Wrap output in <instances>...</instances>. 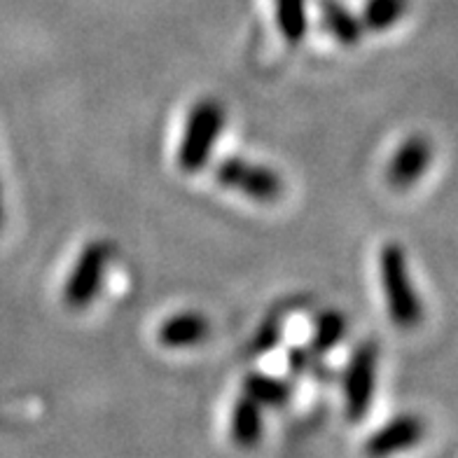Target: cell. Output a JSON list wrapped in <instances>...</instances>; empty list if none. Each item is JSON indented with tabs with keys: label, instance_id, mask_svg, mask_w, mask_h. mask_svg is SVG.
<instances>
[{
	"label": "cell",
	"instance_id": "1",
	"mask_svg": "<svg viewBox=\"0 0 458 458\" xmlns=\"http://www.w3.org/2000/svg\"><path fill=\"white\" fill-rule=\"evenodd\" d=\"M379 278L393 326L400 330H411L419 326L423 318V304L411 281L407 253L400 243L388 242L381 246Z\"/></svg>",
	"mask_w": 458,
	"mask_h": 458
},
{
	"label": "cell",
	"instance_id": "2",
	"mask_svg": "<svg viewBox=\"0 0 458 458\" xmlns=\"http://www.w3.org/2000/svg\"><path fill=\"white\" fill-rule=\"evenodd\" d=\"M225 106L216 98H199L194 103L192 110L187 113L182 139L178 145V169L182 174H199L206 169V164L211 159L213 148L225 129Z\"/></svg>",
	"mask_w": 458,
	"mask_h": 458
},
{
	"label": "cell",
	"instance_id": "3",
	"mask_svg": "<svg viewBox=\"0 0 458 458\" xmlns=\"http://www.w3.org/2000/svg\"><path fill=\"white\" fill-rule=\"evenodd\" d=\"M379 369V346L374 342H360L351 353L344 369V407L351 421L358 423L369 414Z\"/></svg>",
	"mask_w": 458,
	"mask_h": 458
},
{
	"label": "cell",
	"instance_id": "4",
	"mask_svg": "<svg viewBox=\"0 0 458 458\" xmlns=\"http://www.w3.org/2000/svg\"><path fill=\"white\" fill-rule=\"evenodd\" d=\"M110 258H113V250L106 242H89L80 250L71 274L66 276L64 290H61L64 304L68 309L80 311L97 300L98 293H101L103 278L108 272Z\"/></svg>",
	"mask_w": 458,
	"mask_h": 458
},
{
	"label": "cell",
	"instance_id": "5",
	"mask_svg": "<svg viewBox=\"0 0 458 458\" xmlns=\"http://www.w3.org/2000/svg\"><path fill=\"white\" fill-rule=\"evenodd\" d=\"M216 181L259 204H274L284 197V178L269 166L243 157H225L216 166Z\"/></svg>",
	"mask_w": 458,
	"mask_h": 458
},
{
	"label": "cell",
	"instance_id": "6",
	"mask_svg": "<svg viewBox=\"0 0 458 458\" xmlns=\"http://www.w3.org/2000/svg\"><path fill=\"white\" fill-rule=\"evenodd\" d=\"M430 164H433V143L421 133H411L398 145V150L393 152L388 162V185L393 190H410L428 174Z\"/></svg>",
	"mask_w": 458,
	"mask_h": 458
},
{
	"label": "cell",
	"instance_id": "7",
	"mask_svg": "<svg viewBox=\"0 0 458 458\" xmlns=\"http://www.w3.org/2000/svg\"><path fill=\"white\" fill-rule=\"evenodd\" d=\"M428 428L421 416L416 414H400L384 423L377 433L365 442V454L369 458H388L395 454L410 452L414 446L421 445Z\"/></svg>",
	"mask_w": 458,
	"mask_h": 458
},
{
	"label": "cell",
	"instance_id": "8",
	"mask_svg": "<svg viewBox=\"0 0 458 458\" xmlns=\"http://www.w3.org/2000/svg\"><path fill=\"white\" fill-rule=\"evenodd\" d=\"M211 335V323L199 311H181L164 320L157 330L159 344L166 349H187L206 342Z\"/></svg>",
	"mask_w": 458,
	"mask_h": 458
},
{
	"label": "cell",
	"instance_id": "9",
	"mask_svg": "<svg viewBox=\"0 0 458 458\" xmlns=\"http://www.w3.org/2000/svg\"><path fill=\"white\" fill-rule=\"evenodd\" d=\"M262 430H265L262 407L248 395H242L234 403L232 416H229V437L242 449H253L262 440Z\"/></svg>",
	"mask_w": 458,
	"mask_h": 458
},
{
	"label": "cell",
	"instance_id": "10",
	"mask_svg": "<svg viewBox=\"0 0 458 458\" xmlns=\"http://www.w3.org/2000/svg\"><path fill=\"white\" fill-rule=\"evenodd\" d=\"M320 21L327 33L346 47L360 43L362 33H365L360 19L339 0H320Z\"/></svg>",
	"mask_w": 458,
	"mask_h": 458
},
{
	"label": "cell",
	"instance_id": "11",
	"mask_svg": "<svg viewBox=\"0 0 458 458\" xmlns=\"http://www.w3.org/2000/svg\"><path fill=\"white\" fill-rule=\"evenodd\" d=\"M243 395L255 400L259 407L281 410V407L288 404L290 395H293V388L284 379H276V377H269V374L262 372H250L243 379Z\"/></svg>",
	"mask_w": 458,
	"mask_h": 458
},
{
	"label": "cell",
	"instance_id": "12",
	"mask_svg": "<svg viewBox=\"0 0 458 458\" xmlns=\"http://www.w3.org/2000/svg\"><path fill=\"white\" fill-rule=\"evenodd\" d=\"M346 330H349V323H346V316L337 309H327L316 318L314 323V335H311V346L309 349L314 351L316 356H323V353H330L344 337H346Z\"/></svg>",
	"mask_w": 458,
	"mask_h": 458
},
{
	"label": "cell",
	"instance_id": "13",
	"mask_svg": "<svg viewBox=\"0 0 458 458\" xmlns=\"http://www.w3.org/2000/svg\"><path fill=\"white\" fill-rule=\"evenodd\" d=\"M410 0H365L362 5V26L372 33H381L395 26L407 14Z\"/></svg>",
	"mask_w": 458,
	"mask_h": 458
},
{
	"label": "cell",
	"instance_id": "14",
	"mask_svg": "<svg viewBox=\"0 0 458 458\" xmlns=\"http://www.w3.org/2000/svg\"><path fill=\"white\" fill-rule=\"evenodd\" d=\"M276 24L290 45H300L307 36V0H274Z\"/></svg>",
	"mask_w": 458,
	"mask_h": 458
},
{
	"label": "cell",
	"instance_id": "15",
	"mask_svg": "<svg viewBox=\"0 0 458 458\" xmlns=\"http://www.w3.org/2000/svg\"><path fill=\"white\" fill-rule=\"evenodd\" d=\"M281 335H284V330H281V320L272 316V318H267L265 323L259 326V330L255 332L250 349H253V353H269V351L278 346Z\"/></svg>",
	"mask_w": 458,
	"mask_h": 458
},
{
	"label": "cell",
	"instance_id": "16",
	"mask_svg": "<svg viewBox=\"0 0 458 458\" xmlns=\"http://www.w3.org/2000/svg\"><path fill=\"white\" fill-rule=\"evenodd\" d=\"M316 353L311 349H304V346H295V349L288 353V368L293 374H304L307 369H311V362H314Z\"/></svg>",
	"mask_w": 458,
	"mask_h": 458
},
{
	"label": "cell",
	"instance_id": "17",
	"mask_svg": "<svg viewBox=\"0 0 458 458\" xmlns=\"http://www.w3.org/2000/svg\"><path fill=\"white\" fill-rule=\"evenodd\" d=\"M3 223H5V204H3V187H0V229H3Z\"/></svg>",
	"mask_w": 458,
	"mask_h": 458
}]
</instances>
